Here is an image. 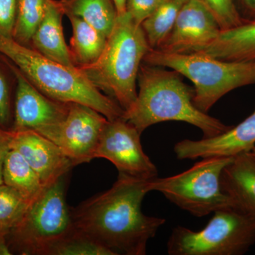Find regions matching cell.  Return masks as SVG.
Returning <instances> with one entry per match:
<instances>
[{"instance_id":"6da1fadb","label":"cell","mask_w":255,"mask_h":255,"mask_svg":"<svg viewBox=\"0 0 255 255\" xmlns=\"http://www.w3.org/2000/svg\"><path fill=\"white\" fill-rule=\"evenodd\" d=\"M151 179L119 174L110 189L72 208L75 229L116 255H145L147 243L166 222L142 213Z\"/></svg>"},{"instance_id":"7a4b0ae2","label":"cell","mask_w":255,"mask_h":255,"mask_svg":"<svg viewBox=\"0 0 255 255\" xmlns=\"http://www.w3.org/2000/svg\"><path fill=\"white\" fill-rule=\"evenodd\" d=\"M137 81L136 100L122 118L141 134L151 126L165 122L191 124L200 129L204 137L216 136L231 127L199 110L193 102L194 90L173 70L142 62Z\"/></svg>"},{"instance_id":"3957f363","label":"cell","mask_w":255,"mask_h":255,"mask_svg":"<svg viewBox=\"0 0 255 255\" xmlns=\"http://www.w3.org/2000/svg\"><path fill=\"white\" fill-rule=\"evenodd\" d=\"M0 54L52 100L87 106L109 121L123 117L124 110L120 105L102 93L77 67L50 60L33 48L4 37H0Z\"/></svg>"},{"instance_id":"277c9868","label":"cell","mask_w":255,"mask_h":255,"mask_svg":"<svg viewBox=\"0 0 255 255\" xmlns=\"http://www.w3.org/2000/svg\"><path fill=\"white\" fill-rule=\"evenodd\" d=\"M150 49L142 26L126 12L118 16L99 59L78 68L125 112L136 100L139 69Z\"/></svg>"},{"instance_id":"5b68a950","label":"cell","mask_w":255,"mask_h":255,"mask_svg":"<svg viewBox=\"0 0 255 255\" xmlns=\"http://www.w3.org/2000/svg\"><path fill=\"white\" fill-rule=\"evenodd\" d=\"M143 62L171 69L191 80L193 102L204 113L230 92L255 83V60L226 61L200 53H167L151 48Z\"/></svg>"},{"instance_id":"8992f818","label":"cell","mask_w":255,"mask_h":255,"mask_svg":"<svg viewBox=\"0 0 255 255\" xmlns=\"http://www.w3.org/2000/svg\"><path fill=\"white\" fill-rule=\"evenodd\" d=\"M66 176L45 188L30 204L6 237L11 253L48 255L57 243L75 229L72 208L65 200Z\"/></svg>"},{"instance_id":"52a82bcc","label":"cell","mask_w":255,"mask_h":255,"mask_svg":"<svg viewBox=\"0 0 255 255\" xmlns=\"http://www.w3.org/2000/svg\"><path fill=\"white\" fill-rule=\"evenodd\" d=\"M255 243V216L238 208L214 212L199 231L177 226L167 242L169 255H241Z\"/></svg>"},{"instance_id":"ba28073f","label":"cell","mask_w":255,"mask_h":255,"mask_svg":"<svg viewBox=\"0 0 255 255\" xmlns=\"http://www.w3.org/2000/svg\"><path fill=\"white\" fill-rule=\"evenodd\" d=\"M233 159L204 158L182 173L151 179L150 190L160 192L178 207L196 217H203L221 209L237 208L221 185L223 169Z\"/></svg>"},{"instance_id":"9c48e42d","label":"cell","mask_w":255,"mask_h":255,"mask_svg":"<svg viewBox=\"0 0 255 255\" xmlns=\"http://www.w3.org/2000/svg\"><path fill=\"white\" fill-rule=\"evenodd\" d=\"M108 119L87 106L69 103L63 122L36 131L60 147L75 166L95 158L96 150Z\"/></svg>"},{"instance_id":"30bf717a","label":"cell","mask_w":255,"mask_h":255,"mask_svg":"<svg viewBox=\"0 0 255 255\" xmlns=\"http://www.w3.org/2000/svg\"><path fill=\"white\" fill-rule=\"evenodd\" d=\"M141 133L123 118L109 121L104 128L95 158L110 161L119 174L140 179L157 177L158 171L144 152Z\"/></svg>"},{"instance_id":"8fae6325","label":"cell","mask_w":255,"mask_h":255,"mask_svg":"<svg viewBox=\"0 0 255 255\" xmlns=\"http://www.w3.org/2000/svg\"><path fill=\"white\" fill-rule=\"evenodd\" d=\"M16 81L14 126L11 130L38 131L63 122L69 103L58 102L40 92L12 63L6 60Z\"/></svg>"},{"instance_id":"7c38bea8","label":"cell","mask_w":255,"mask_h":255,"mask_svg":"<svg viewBox=\"0 0 255 255\" xmlns=\"http://www.w3.org/2000/svg\"><path fill=\"white\" fill-rule=\"evenodd\" d=\"M221 29L213 14L198 0H187L173 28L157 50L194 53L214 41Z\"/></svg>"},{"instance_id":"4fadbf2b","label":"cell","mask_w":255,"mask_h":255,"mask_svg":"<svg viewBox=\"0 0 255 255\" xmlns=\"http://www.w3.org/2000/svg\"><path fill=\"white\" fill-rule=\"evenodd\" d=\"M10 148L23 156L45 187L67 175L75 167L58 146L35 130H11Z\"/></svg>"},{"instance_id":"5bb4252c","label":"cell","mask_w":255,"mask_h":255,"mask_svg":"<svg viewBox=\"0 0 255 255\" xmlns=\"http://www.w3.org/2000/svg\"><path fill=\"white\" fill-rule=\"evenodd\" d=\"M255 147V110L248 118L216 136L178 142L174 151L179 159L235 157Z\"/></svg>"},{"instance_id":"9a60e30c","label":"cell","mask_w":255,"mask_h":255,"mask_svg":"<svg viewBox=\"0 0 255 255\" xmlns=\"http://www.w3.org/2000/svg\"><path fill=\"white\" fill-rule=\"evenodd\" d=\"M223 190L236 207L255 216V155L246 152L233 157L221 175Z\"/></svg>"},{"instance_id":"2e32d148","label":"cell","mask_w":255,"mask_h":255,"mask_svg":"<svg viewBox=\"0 0 255 255\" xmlns=\"http://www.w3.org/2000/svg\"><path fill=\"white\" fill-rule=\"evenodd\" d=\"M64 14L57 0H48L46 12L31 38L33 49L43 56L69 67L74 64L70 48L64 37Z\"/></svg>"},{"instance_id":"e0dca14e","label":"cell","mask_w":255,"mask_h":255,"mask_svg":"<svg viewBox=\"0 0 255 255\" xmlns=\"http://www.w3.org/2000/svg\"><path fill=\"white\" fill-rule=\"evenodd\" d=\"M194 53L226 61L255 60V19H244L238 26L221 31L214 41Z\"/></svg>"},{"instance_id":"ac0fdd59","label":"cell","mask_w":255,"mask_h":255,"mask_svg":"<svg viewBox=\"0 0 255 255\" xmlns=\"http://www.w3.org/2000/svg\"><path fill=\"white\" fill-rule=\"evenodd\" d=\"M64 15L77 16L108 38L117 18L113 0H58Z\"/></svg>"},{"instance_id":"d6986e66","label":"cell","mask_w":255,"mask_h":255,"mask_svg":"<svg viewBox=\"0 0 255 255\" xmlns=\"http://www.w3.org/2000/svg\"><path fill=\"white\" fill-rule=\"evenodd\" d=\"M2 179L3 184L17 191L30 203L46 187L23 156L12 148L9 149L5 157Z\"/></svg>"},{"instance_id":"ffe728a7","label":"cell","mask_w":255,"mask_h":255,"mask_svg":"<svg viewBox=\"0 0 255 255\" xmlns=\"http://www.w3.org/2000/svg\"><path fill=\"white\" fill-rule=\"evenodd\" d=\"M68 17L73 28L69 48L73 63L77 68L91 65L102 55L107 37L80 18L74 16Z\"/></svg>"},{"instance_id":"44dd1931","label":"cell","mask_w":255,"mask_h":255,"mask_svg":"<svg viewBox=\"0 0 255 255\" xmlns=\"http://www.w3.org/2000/svg\"><path fill=\"white\" fill-rule=\"evenodd\" d=\"M187 0H161L155 11L142 23L149 46L157 49L173 28L179 11Z\"/></svg>"},{"instance_id":"7402d4cb","label":"cell","mask_w":255,"mask_h":255,"mask_svg":"<svg viewBox=\"0 0 255 255\" xmlns=\"http://www.w3.org/2000/svg\"><path fill=\"white\" fill-rule=\"evenodd\" d=\"M48 0H16L13 39L27 46L46 12Z\"/></svg>"},{"instance_id":"603a6c76","label":"cell","mask_w":255,"mask_h":255,"mask_svg":"<svg viewBox=\"0 0 255 255\" xmlns=\"http://www.w3.org/2000/svg\"><path fill=\"white\" fill-rule=\"evenodd\" d=\"M31 203L13 188L0 184V243L22 219Z\"/></svg>"},{"instance_id":"cb8c5ba5","label":"cell","mask_w":255,"mask_h":255,"mask_svg":"<svg viewBox=\"0 0 255 255\" xmlns=\"http://www.w3.org/2000/svg\"><path fill=\"white\" fill-rule=\"evenodd\" d=\"M48 255H117L113 251L74 229L50 250Z\"/></svg>"},{"instance_id":"d4e9b609","label":"cell","mask_w":255,"mask_h":255,"mask_svg":"<svg viewBox=\"0 0 255 255\" xmlns=\"http://www.w3.org/2000/svg\"><path fill=\"white\" fill-rule=\"evenodd\" d=\"M209 10L219 23L221 31L235 27L244 18L238 12L233 0H198Z\"/></svg>"},{"instance_id":"484cf974","label":"cell","mask_w":255,"mask_h":255,"mask_svg":"<svg viewBox=\"0 0 255 255\" xmlns=\"http://www.w3.org/2000/svg\"><path fill=\"white\" fill-rule=\"evenodd\" d=\"M161 0H127L126 12L136 24L142 23L155 11Z\"/></svg>"},{"instance_id":"4316f807","label":"cell","mask_w":255,"mask_h":255,"mask_svg":"<svg viewBox=\"0 0 255 255\" xmlns=\"http://www.w3.org/2000/svg\"><path fill=\"white\" fill-rule=\"evenodd\" d=\"M16 16V0H0V37L13 38Z\"/></svg>"},{"instance_id":"83f0119b","label":"cell","mask_w":255,"mask_h":255,"mask_svg":"<svg viewBox=\"0 0 255 255\" xmlns=\"http://www.w3.org/2000/svg\"><path fill=\"white\" fill-rule=\"evenodd\" d=\"M11 116L9 86L0 70V127L6 129Z\"/></svg>"},{"instance_id":"f1b7e54d","label":"cell","mask_w":255,"mask_h":255,"mask_svg":"<svg viewBox=\"0 0 255 255\" xmlns=\"http://www.w3.org/2000/svg\"><path fill=\"white\" fill-rule=\"evenodd\" d=\"M11 130L5 129L0 132V184H3L2 167L5 157L10 149Z\"/></svg>"},{"instance_id":"f546056e","label":"cell","mask_w":255,"mask_h":255,"mask_svg":"<svg viewBox=\"0 0 255 255\" xmlns=\"http://www.w3.org/2000/svg\"><path fill=\"white\" fill-rule=\"evenodd\" d=\"M238 12L246 20L255 19V0H233Z\"/></svg>"},{"instance_id":"4dcf8cb0","label":"cell","mask_w":255,"mask_h":255,"mask_svg":"<svg viewBox=\"0 0 255 255\" xmlns=\"http://www.w3.org/2000/svg\"><path fill=\"white\" fill-rule=\"evenodd\" d=\"M116 8H117L118 16H122L126 13V5L127 0H113Z\"/></svg>"},{"instance_id":"1f68e13d","label":"cell","mask_w":255,"mask_h":255,"mask_svg":"<svg viewBox=\"0 0 255 255\" xmlns=\"http://www.w3.org/2000/svg\"><path fill=\"white\" fill-rule=\"evenodd\" d=\"M5 128H3L0 127V132H1L3 131V130H4Z\"/></svg>"},{"instance_id":"d6a6232c","label":"cell","mask_w":255,"mask_h":255,"mask_svg":"<svg viewBox=\"0 0 255 255\" xmlns=\"http://www.w3.org/2000/svg\"><path fill=\"white\" fill-rule=\"evenodd\" d=\"M251 152H253V153H254L255 155V147L253 149V150H252Z\"/></svg>"}]
</instances>
